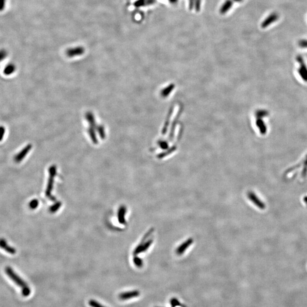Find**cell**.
<instances>
[{"instance_id": "cell-14", "label": "cell", "mask_w": 307, "mask_h": 307, "mask_svg": "<svg viewBox=\"0 0 307 307\" xmlns=\"http://www.w3.org/2000/svg\"><path fill=\"white\" fill-rule=\"evenodd\" d=\"M170 304L172 307H178L181 306L180 303L178 301V300L176 298H172L170 300Z\"/></svg>"}, {"instance_id": "cell-22", "label": "cell", "mask_w": 307, "mask_h": 307, "mask_svg": "<svg viewBox=\"0 0 307 307\" xmlns=\"http://www.w3.org/2000/svg\"><path fill=\"white\" fill-rule=\"evenodd\" d=\"M234 1H236V2H241V1H242L243 0H234Z\"/></svg>"}, {"instance_id": "cell-2", "label": "cell", "mask_w": 307, "mask_h": 307, "mask_svg": "<svg viewBox=\"0 0 307 307\" xmlns=\"http://www.w3.org/2000/svg\"><path fill=\"white\" fill-rule=\"evenodd\" d=\"M32 148L31 145H27L26 146H25L21 151H19L18 153L15 156L14 160L16 163H19L22 160L25 158V156L27 155V154L29 153L31 149Z\"/></svg>"}, {"instance_id": "cell-3", "label": "cell", "mask_w": 307, "mask_h": 307, "mask_svg": "<svg viewBox=\"0 0 307 307\" xmlns=\"http://www.w3.org/2000/svg\"><path fill=\"white\" fill-rule=\"evenodd\" d=\"M247 197L250 200V201L254 203L257 207L261 209H264L266 208V205L257 196V195L252 192H249L247 193Z\"/></svg>"}, {"instance_id": "cell-20", "label": "cell", "mask_w": 307, "mask_h": 307, "mask_svg": "<svg viewBox=\"0 0 307 307\" xmlns=\"http://www.w3.org/2000/svg\"><path fill=\"white\" fill-rule=\"evenodd\" d=\"M299 46L303 48H307V40H301L299 42Z\"/></svg>"}, {"instance_id": "cell-5", "label": "cell", "mask_w": 307, "mask_h": 307, "mask_svg": "<svg viewBox=\"0 0 307 307\" xmlns=\"http://www.w3.org/2000/svg\"><path fill=\"white\" fill-rule=\"evenodd\" d=\"M297 61L300 64V66L299 69V75L301 76V78L303 80L307 81V68L304 62V61L300 56H299L297 58Z\"/></svg>"}, {"instance_id": "cell-7", "label": "cell", "mask_w": 307, "mask_h": 307, "mask_svg": "<svg viewBox=\"0 0 307 307\" xmlns=\"http://www.w3.org/2000/svg\"><path fill=\"white\" fill-rule=\"evenodd\" d=\"M279 18V15L277 13H272L270 14L267 18L265 19L262 24V28H266L267 26L276 21Z\"/></svg>"}, {"instance_id": "cell-9", "label": "cell", "mask_w": 307, "mask_h": 307, "mask_svg": "<svg viewBox=\"0 0 307 307\" xmlns=\"http://www.w3.org/2000/svg\"><path fill=\"white\" fill-rule=\"evenodd\" d=\"M193 243V240L190 238L187 240L185 242H183L182 245L179 246L176 249V253L179 255H182L186 250L190 246V245Z\"/></svg>"}, {"instance_id": "cell-13", "label": "cell", "mask_w": 307, "mask_h": 307, "mask_svg": "<svg viewBox=\"0 0 307 307\" xmlns=\"http://www.w3.org/2000/svg\"><path fill=\"white\" fill-rule=\"evenodd\" d=\"M7 52L5 49H0V62L4 61L7 56Z\"/></svg>"}, {"instance_id": "cell-10", "label": "cell", "mask_w": 307, "mask_h": 307, "mask_svg": "<svg viewBox=\"0 0 307 307\" xmlns=\"http://www.w3.org/2000/svg\"><path fill=\"white\" fill-rule=\"evenodd\" d=\"M16 70V67L13 63H9L4 69V74L6 76L10 75L13 74Z\"/></svg>"}, {"instance_id": "cell-1", "label": "cell", "mask_w": 307, "mask_h": 307, "mask_svg": "<svg viewBox=\"0 0 307 307\" xmlns=\"http://www.w3.org/2000/svg\"><path fill=\"white\" fill-rule=\"evenodd\" d=\"M5 271L6 275L9 276L17 285H18L19 287H21L22 289L29 287L28 285L27 284V283L25 282V281L20 276L18 275L14 272V271L13 270L12 267H9V266L6 267L5 269Z\"/></svg>"}, {"instance_id": "cell-16", "label": "cell", "mask_w": 307, "mask_h": 307, "mask_svg": "<svg viewBox=\"0 0 307 307\" xmlns=\"http://www.w3.org/2000/svg\"><path fill=\"white\" fill-rule=\"evenodd\" d=\"M31 294V289L29 287L22 289V294L24 297H27Z\"/></svg>"}, {"instance_id": "cell-18", "label": "cell", "mask_w": 307, "mask_h": 307, "mask_svg": "<svg viewBox=\"0 0 307 307\" xmlns=\"http://www.w3.org/2000/svg\"><path fill=\"white\" fill-rule=\"evenodd\" d=\"M134 262L137 267H141L143 266V261L140 258H135V259H134Z\"/></svg>"}, {"instance_id": "cell-6", "label": "cell", "mask_w": 307, "mask_h": 307, "mask_svg": "<svg viewBox=\"0 0 307 307\" xmlns=\"http://www.w3.org/2000/svg\"><path fill=\"white\" fill-rule=\"evenodd\" d=\"M84 52V49L83 47H76L74 48H70L67 51V55L69 57H73L76 56L81 55Z\"/></svg>"}, {"instance_id": "cell-17", "label": "cell", "mask_w": 307, "mask_h": 307, "mask_svg": "<svg viewBox=\"0 0 307 307\" xmlns=\"http://www.w3.org/2000/svg\"><path fill=\"white\" fill-rule=\"evenodd\" d=\"M6 129L4 126H0V142L2 141L4 138V136L5 134Z\"/></svg>"}, {"instance_id": "cell-15", "label": "cell", "mask_w": 307, "mask_h": 307, "mask_svg": "<svg viewBox=\"0 0 307 307\" xmlns=\"http://www.w3.org/2000/svg\"><path fill=\"white\" fill-rule=\"evenodd\" d=\"M39 202L37 199H34L32 201H31L30 203H29V207L31 209H34L37 208L38 206Z\"/></svg>"}, {"instance_id": "cell-11", "label": "cell", "mask_w": 307, "mask_h": 307, "mask_svg": "<svg viewBox=\"0 0 307 307\" xmlns=\"http://www.w3.org/2000/svg\"><path fill=\"white\" fill-rule=\"evenodd\" d=\"M232 5H233V3L230 0H227L223 4L222 6H221L220 13H221L222 14H224L225 13L227 12L229 10V9L232 7Z\"/></svg>"}, {"instance_id": "cell-8", "label": "cell", "mask_w": 307, "mask_h": 307, "mask_svg": "<svg viewBox=\"0 0 307 307\" xmlns=\"http://www.w3.org/2000/svg\"><path fill=\"white\" fill-rule=\"evenodd\" d=\"M0 247L10 254H15L16 253L15 249L9 245L6 240L4 238H0Z\"/></svg>"}, {"instance_id": "cell-12", "label": "cell", "mask_w": 307, "mask_h": 307, "mask_svg": "<svg viewBox=\"0 0 307 307\" xmlns=\"http://www.w3.org/2000/svg\"><path fill=\"white\" fill-rule=\"evenodd\" d=\"M88 304H89V306L91 307H106L104 306L103 305H102L101 304H100L98 301H96L95 300H93V299L90 300L88 302Z\"/></svg>"}, {"instance_id": "cell-21", "label": "cell", "mask_w": 307, "mask_h": 307, "mask_svg": "<svg viewBox=\"0 0 307 307\" xmlns=\"http://www.w3.org/2000/svg\"><path fill=\"white\" fill-rule=\"evenodd\" d=\"M124 213H125V209H121V210H120V212L119 213V219H120V220L121 219V221L122 222H124V219H123Z\"/></svg>"}, {"instance_id": "cell-19", "label": "cell", "mask_w": 307, "mask_h": 307, "mask_svg": "<svg viewBox=\"0 0 307 307\" xmlns=\"http://www.w3.org/2000/svg\"><path fill=\"white\" fill-rule=\"evenodd\" d=\"M6 0H0V12H2L6 6Z\"/></svg>"}, {"instance_id": "cell-4", "label": "cell", "mask_w": 307, "mask_h": 307, "mask_svg": "<svg viewBox=\"0 0 307 307\" xmlns=\"http://www.w3.org/2000/svg\"><path fill=\"white\" fill-rule=\"evenodd\" d=\"M139 295H140L139 291H138V290H134V291L125 292L121 294H120L118 295V298L122 300H126L130 299L132 298L137 297L139 296Z\"/></svg>"}]
</instances>
